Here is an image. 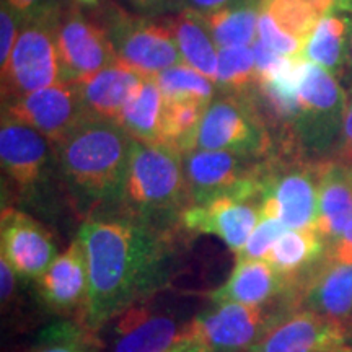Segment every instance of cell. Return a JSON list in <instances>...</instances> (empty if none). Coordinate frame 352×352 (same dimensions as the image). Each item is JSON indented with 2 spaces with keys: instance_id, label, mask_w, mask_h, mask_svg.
I'll return each mask as SVG.
<instances>
[{
  "instance_id": "6da1fadb",
  "label": "cell",
  "mask_w": 352,
  "mask_h": 352,
  "mask_svg": "<svg viewBox=\"0 0 352 352\" xmlns=\"http://www.w3.org/2000/svg\"><path fill=\"white\" fill-rule=\"evenodd\" d=\"M176 235L122 215L82 220L76 236L87 253L88 297L77 320L98 331L168 289L179 263Z\"/></svg>"
},
{
  "instance_id": "7a4b0ae2",
  "label": "cell",
  "mask_w": 352,
  "mask_h": 352,
  "mask_svg": "<svg viewBox=\"0 0 352 352\" xmlns=\"http://www.w3.org/2000/svg\"><path fill=\"white\" fill-rule=\"evenodd\" d=\"M131 144L116 121L94 118H85L54 144L60 186L82 220L116 209Z\"/></svg>"
},
{
  "instance_id": "3957f363",
  "label": "cell",
  "mask_w": 352,
  "mask_h": 352,
  "mask_svg": "<svg viewBox=\"0 0 352 352\" xmlns=\"http://www.w3.org/2000/svg\"><path fill=\"white\" fill-rule=\"evenodd\" d=\"M191 196L183 170V153L168 145L132 139L120 201L113 214L178 233Z\"/></svg>"
},
{
  "instance_id": "277c9868",
  "label": "cell",
  "mask_w": 352,
  "mask_h": 352,
  "mask_svg": "<svg viewBox=\"0 0 352 352\" xmlns=\"http://www.w3.org/2000/svg\"><path fill=\"white\" fill-rule=\"evenodd\" d=\"M347 95L328 70L303 60L297 104L284 142L276 152L307 160H333L341 139Z\"/></svg>"
},
{
  "instance_id": "5b68a950",
  "label": "cell",
  "mask_w": 352,
  "mask_h": 352,
  "mask_svg": "<svg viewBox=\"0 0 352 352\" xmlns=\"http://www.w3.org/2000/svg\"><path fill=\"white\" fill-rule=\"evenodd\" d=\"M320 164L279 152L264 158L258 179L261 217L280 220L287 228H315Z\"/></svg>"
},
{
  "instance_id": "8992f818",
  "label": "cell",
  "mask_w": 352,
  "mask_h": 352,
  "mask_svg": "<svg viewBox=\"0 0 352 352\" xmlns=\"http://www.w3.org/2000/svg\"><path fill=\"white\" fill-rule=\"evenodd\" d=\"M96 12V21L107 32L118 60L144 78H155L164 70L184 64L165 19L158 21L147 15H135L111 0Z\"/></svg>"
},
{
  "instance_id": "52a82bcc",
  "label": "cell",
  "mask_w": 352,
  "mask_h": 352,
  "mask_svg": "<svg viewBox=\"0 0 352 352\" xmlns=\"http://www.w3.org/2000/svg\"><path fill=\"white\" fill-rule=\"evenodd\" d=\"M196 148L232 152L258 160L276 153L274 135L258 96L217 94L202 116Z\"/></svg>"
},
{
  "instance_id": "ba28073f",
  "label": "cell",
  "mask_w": 352,
  "mask_h": 352,
  "mask_svg": "<svg viewBox=\"0 0 352 352\" xmlns=\"http://www.w3.org/2000/svg\"><path fill=\"white\" fill-rule=\"evenodd\" d=\"M0 165L3 184L19 201L36 204L59 182L54 145L33 127L2 118ZM60 183V182H59Z\"/></svg>"
},
{
  "instance_id": "9c48e42d",
  "label": "cell",
  "mask_w": 352,
  "mask_h": 352,
  "mask_svg": "<svg viewBox=\"0 0 352 352\" xmlns=\"http://www.w3.org/2000/svg\"><path fill=\"white\" fill-rule=\"evenodd\" d=\"M292 311L296 308L290 300L266 307L210 303L209 308L192 316L188 340L197 341L208 352H246Z\"/></svg>"
},
{
  "instance_id": "30bf717a",
  "label": "cell",
  "mask_w": 352,
  "mask_h": 352,
  "mask_svg": "<svg viewBox=\"0 0 352 352\" xmlns=\"http://www.w3.org/2000/svg\"><path fill=\"white\" fill-rule=\"evenodd\" d=\"M191 320L153 298L122 311L96 334L101 352H164L188 340Z\"/></svg>"
},
{
  "instance_id": "8fae6325",
  "label": "cell",
  "mask_w": 352,
  "mask_h": 352,
  "mask_svg": "<svg viewBox=\"0 0 352 352\" xmlns=\"http://www.w3.org/2000/svg\"><path fill=\"white\" fill-rule=\"evenodd\" d=\"M263 160L204 148L183 153L191 206L204 204L220 196H235L258 204V179Z\"/></svg>"
},
{
  "instance_id": "7c38bea8",
  "label": "cell",
  "mask_w": 352,
  "mask_h": 352,
  "mask_svg": "<svg viewBox=\"0 0 352 352\" xmlns=\"http://www.w3.org/2000/svg\"><path fill=\"white\" fill-rule=\"evenodd\" d=\"M56 21L21 26L12 57L2 76V100L64 83L56 44Z\"/></svg>"
},
{
  "instance_id": "4fadbf2b",
  "label": "cell",
  "mask_w": 352,
  "mask_h": 352,
  "mask_svg": "<svg viewBox=\"0 0 352 352\" xmlns=\"http://www.w3.org/2000/svg\"><path fill=\"white\" fill-rule=\"evenodd\" d=\"M69 3L56 21V44L64 83H78L118 63L107 32L96 19Z\"/></svg>"
},
{
  "instance_id": "5bb4252c",
  "label": "cell",
  "mask_w": 352,
  "mask_h": 352,
  "mask_svg": "<svg viewBox=\"0 0 352 352\" xmlns=\"http://www.w3.org/2000/svg\"><path fill=\"white\" fill-rule=\"evenodd\" d=\"M2 118L33 127L54 145L87 116L77 83H59L2 100Z\"/></svg>"
},
{
  "instance_id": "9a60e30c",
  "label": "cell",
  "mask_w": 352,
  "mask_h": 352,
  "mask_svg": "<svg viewBox=\"0 0 352 352\" xmlns=\"http://www.w3.org/2000/svg\"><path fill=\"white\" fill-rule=\"evenodd\" d=\"M0 256L6 258L25 283H36L57 256L52 232L13 206H3L0 215Z\"/></svg>"
},
{
  "instance_id": "2e32d148",
  "label": "cell",
  "mask_w": 352,
  "mask_h": 352,
  "mask_svg": "<svg viewBox=\"0 0 352 352\" xmlns=\"http://www.w3.org/2000/svg\"><path fill=\"white\" fill-rule=\"evenodd\" d=\"M351 324L308 310H296L276 323L246 352H346Z\"/></svg>"
},
{
  "instance_id": "e0dca14e",
  "label": "cell",
  "mask_w": 352,
  "mask_h": 352,
  "mask_svg": "<svg viewBox=\"0 0 352 352\" xmlns=\"http://www.w3.org/2000/svg\"><path fill=\"white\" fill-rule=\"evenodd\" d=\"M39 300L60 316L78 318L88 297V261L82 241L74 239L34 283Z\"/></svg>"
},
{
  "instance_id": "ac0fdd59",
  "label": "cell",
  "mask_w": 352,
  "mask_h": 352,
  "mask_svg": "<svg viewBox=\"0 0 352 352\" xmlns=\"http://www.w3.org/2000/svg\"><path fill=\"white\" fill-rule=\"evenodd\" d=\"M297 280L284 276L266 259H235L226 283L210 290L208 298L210 303L235 302L253 307L272 305L280 300H290L294 305Z\"/></svg>"
},
{
  "instance_id": "d6986e66",
  "label": "cell",
  "mask_w": 352,
  "mask_h": 352,
  "mask_svg": "<svg viewBox=\"0 0 352 352\" xmlns=\"http://www.w3.org/2000/svg\"><path fill=\"white\" fill-rule=\"evenodd\" d=\"M261 219L254 201L220 196L195 204L183 212L182 228L191 233H208L222 240L233 253H240Z\"/></svg>"
},
{
  "instance_id": "ffe728a7",
  "label": "cell",
  "mask_w": 352,
  "mask_h": 352,
  "mask_svg": "<svg viewBox=\"0 0 352 352\" xmlns=\"http://www.w3.org/2000/svg\"><path fill=\"white\" fill-rule=\"evenodd\" d=\"M294 307L352 324V264L320 261L298 277Z\"/></svg>"
},
{
  "instance_id": "44dd1931",
  "label": "cell",
  "mask_w": 352,
  "mask_h": 352,
  "mask_svg": "<svg viewBox=\"0 0 352 352\" xmlns=\"http://www.w3.org/2000/svg\"><path fill=\"white\" fill-rule=\"evenodd\" d=\"M144 77L122 63H114L85 80L78 82L83 111L94 120L118 121L124 104L134 95Z\"/></svg>"
},
{
  "instance_id": "7402d4cb",
  "label": "cell",
  "mask_w": 352,
  "mask_h": 352,
  "mask_svg": "<svg viewBox=\"0 0 352 352\" xmlns=\"http://www.w3.org/2000/svg\"><path fill=\"white\" fill-rule=\"evenodd\" d=\"M352 222V179L338 160H321L315 228L328 241L340 239Z\"/></svg>"
},
{
  "instance_id": "603a6c76",
  "label": "cell",
  "mask_w": 352,
  "mask_h": 352,
  "mask_svg": "<svg viewBox=\"0 0 352 352\" xmlns=\"http://www.w3.org/2000/svg\"><path fill=\"white\" fill-rule=\"evenodd\" d=\"M351 39L352 12L334 10L320 21L303 44L302 59L341 78L347 74Z\"/></svg>"
},
{
  "instance_id": "cb8c5ba5",
  "label": "cell",
  "mask_w": 352,
  "mask_h": 352,
  "mask_svg": "<svg viewBox=\"0 0 352 352\" xmlns=\"http://www.w3.org/2000/svg\"><path fill=\"white\" fill-rule=\"evenodd\" d=\"M165 21L175 34L183 63L217 85L219 47L210 36L201 13L184 8L179 13L166 16Z\"/></svg>"
},
{
  "instance_id": "d4e9b609",
  "label": "cell",
  "mask_w": 352,
  "mask_h": 352,
  "mask_svg": "<svg viewBox=\"0 0 352 352\" xmlns=\"http://www.w3.org/2000/svg\"><path fill=\"white\" fill-rule=\"evenodd\" d=\"M327 252L328 241L316 228H287L276 241L266 261L284 276L298 279L323 261Z\"/></svg>"
},
{
  "instance_id": "484cf974",
  "label": "cell",
  "mask_w": 352,
  "mask_h": 352,
  "mask_svg": "<svg viewBox=\"0 0 352 352\" xmlns=\"http://www.w3.org/2000/svg\"><path fill=\"white\" fill-rule=\"evenodd\" d=\"M334 10L352 12V0H263V12L284 33L303 44L320 21Z\"/></svg>"
},
{
  "instance_id": "4316f807",
  "label": "cell",
  "mask_w": 352,
  "mask_h": 352,
  "mask_svg": "<svg viewBox=\"0 0 352 352\" xmlns=\"http://www.w3.org/2000/svg\"><path fill=\"white\" fill-rule=\"evenodd\" d=\"M164 103V95L155 80L144 78L134 95L124 104L116 122L132 139L160 145Z\"/></svg>"
},
{
  "instance_id": "83f0119b",
  "label": "cell",
  "mask_w": 352,
  "mask_h": 352,
  "mask_svg": "<svg viewBox=\"0 0 352 352\" xmlns=\"http://www.w3.org/2000/svg\"><path fill=\"white\" fill-rule=\"evenodd\" d=\"M263 0H239L217 12L202 15L219 50L252 46L258 39V23Z\"/></svg>"
},
{
  "instance_id": "f1b7e54d",
  "label": "cell",
  "mask_w": 352,
  "mask_h": 352,
  "mask_svg": "<svg viewBox=\"0 0 352 352\" xmlns=\"http://www.w3.org/2000/svg\"><path fill=\"white\" fill-rule=\"evenodd\" d=\"M209 104L195 100H165L160 145L186 153L196 148L202 116Z\"/></svg>"
},
{
  "instance_id": "f546056e",
  "label": "cell",
  "mask_w": 352,
  "mask_h": 352,
  "mask_svg": "<svg viewBox=\"0 0 352 352\" xmlns=\"http://www.w3.org/2000/svg\"><path fill=\"white\" fill-rule=\"evenodd\" d=\"M219 94L258 96V72L252 46H233L219 50Z\"/></svg>"
},
{
  "instance_id": "4dcf8cb0",
  "label": "cell",
  "mask_w": 352,
  "mask_h": 352,
  "mask_svg": "<svg viewBox=\"0 0 352 352\" xmlns=\"http://www.w3.org/2000/svg\"><path fill=\"white\" fill-rule=\"evenodd\" d=\"M30 352H101V341L77 318H64L44 328Z\"/></svg>"
},
{
  "instance_id": "1f68e13d",
  "label": "cell",
  "mask_w": 352,
  "mask_h": 352,
  "mask_svg": "<svg viewBox=\"0 0 352 352\" xmlns=\"http://www.w3.org/2000/svg\"><path fill=\"white\" fill-rule=\"evenodd\" d=\"M164 100H195L209 104L219 94L212 80L186 64H178L155 76Z\"/></svg>"
},
{
  "instance_id": "d6a6232c",
  "label": "cell",
  "mask_w": 352,
  "mask_h": 352,
  "mask_svg": "<svg viewBox=\"0 0 352 352\" xmlns=\"http://www.w3.org/2000/svg\"><path fill=\"white\" fill-rule=\"evenodd\" d=\"M287 230L280 220L272 217H261L250 235L248 241L240 253L235 254V259H266L276 241Z\"/></svg>"
},
{
  "instance_id": "836d02e7",
  "label": "cell",
  "mask_w": 352,
  "mask_h": 352,
  "mask_svg": "<svg viewBox=\"0 0 352 352\" xmlns=\"http://www.w3.org/2000/svg\"><path fill=\"white\" fill-rule=\"evenodd\" d=\"M258 39H261L270 50L277 52V54L284 57H302L303 43L284 33L272 21L271 16L266 12H263V8L258 23Z\"/></svg>"
},
{
  "instance_id": "e575fe53",
  "label": "cell",
  "mask_w": 352,
  "mask_h": 352,
  "mask_svg": "<svg viewBox=\"0 0 352 352\" xmlns=\"http://www.w3.org/2000/svg\"><path fill=\"white\" fill-rule=\"evenodd\" d=\"M7 3L15 10L25 23L33 21H54L59 19L67 0H7Z\"/></svg>"
},
{
  "instance_id": "d590c367",
  "label": "cell",
  "mask_w": 352,
  "mask_h": 352,
  "mask_svg": "<svg viewBox=\"0 0 352 352\" xmlns=\"http://www.w3.org/2000/svg\"><path fill=\"white\" fill-rule=\"evenodd\" d=\"M21 26H23V21L20 16L8 6L7 0H2L0 3V74L7 69Z\"/></svg>"
},
{
  "instance_id": "8d00e7d4",
  "label": "cell",
  "mask_w": 352,
  "mask_h": 352,
  "mask_svg": "<svg viewBox=\"0 0 352 352\" xmlns=\"http://www.w3.org/2000/svg\"><path fill=\"white\" fill-rule=\"evenodd\" d=\"M21 280L23 279L13 270L12 264L6 258L0 256V298H2L3 314H7L15 303H19Z\"/></svg>"
},
{
  "instance_id": "74e56055",
  "label": "cell",
  "mask_w": 352,
  "mask_h": 352,
  "mask_svg": "<svg viewBox=\"0 0 352 352\" xmlns=\"http://www.w3.org/2000/svg\"><path fill=\"white\" fill-rule=\"evenodd\" d=\"M333 160L341 162V164H351L352 162V88L347 94V104L344 113V124H342L341 139L338 142L336 152H334Z\"/></svg>"
},
{
  "instance_id": "f35d334b",
  "label": "cell",
  "mask_w": 352,
  "mask_h": 352,
  "mask_svg": "<svg viewBox=\"0 0 352 352\" xmlns=\"http://www.w3.org/2000/svg\"><path fill=\"white\" fill-rule=\"evenodd\" d=\"M132 7L142 15L160 16L164 13H179L186 7V0H129Z\"/></svg>"
},
{
  "instance_id": "ab89813d",
  "label": "cell",
  "mask_w": 352,
  "mask_h": 352,
  "mask_svg": "<svg viewBox=\"0 0 352 352\" xmlns=\"http://www.w3.org/2000/svg\"><path fill=\"white\" fill-rule=\"evenodd\" d=\"M324 259L331 263L352 264V222L340 239H336L328 245V252Z\"/></svg>"
},
{
  "instance_id": "60d3db41",
  "label": "cell",
  "mask_w": 352,
  "mask_h": 352,
  "mask_svg": "<svg viewBox=\"0 0 352 352\" xmlns=\"http://www.w3.org/2000/svg\"><path fill=\"white\" fill-rule=\"evenodd\" d=\"M235 2H239V0H186V7L201 13V15H206V13L217 12L220 8L232 6Z\"/></svg>"
},
{
  "instance_id": "b9f144b4",
  "label": "cell",
  "mask_w": 352,
  "mask_h": 352,
  "mask_svg": "<svg viewBox=\"0 0 352 352\" xmlns=\"http://www.w3.org/2000/svg\"><path fill=\"white\" fill-rule=\"evenodd\" d=\"M164 352H208V351H206V347L201 346L197 341L184 340L182 342H178V344L171 346L170 349H166Z\"/></svg>"
},
{
  "instance_id": "7bdbcfd3",
  "label": "cell",
  "mask_w": 352,
  "mask_h": 352,
  "mask_svg": "<svg viewBox=\"0 0 352 352\" xmlns=\"http://www.w3.org/2000/svg\"><path fill=\"white\" fill-rule=\"evenodd\" d=\"M72 3H77L80 7H88V8H100L103 3H107L108 0H70Z\"/></svg>"
},
{
  "instance_id": "ee69618b",
  "label": "cell",
  "mask_w": 352,
  "mask_h": 352,
  "mask_svg": "<svg viewBox=\"0 0 352 352\" xmlns=\"http://www.w3.org/2000/svg\"><path fill=\"white\" fill-rule=\"evenodd\" d=\"M347 76H349L351 88H352V39H351V50H349V60H347Z\"/></svg>"
},
{
  "instance_id": "f6af8a7d",
  "label": "cell",
  "mask_w": 352,
  "mask_h": 352,
  "mask_svg": "<svg viewBox=\"0 0 352 352\" xmlns=\"http://www.w3.org/2000/svg\"><path fill=\"white\" fill-rule=\"evenodd\" d=\"M346 166H347V171H349V176H351V179H352V162H351V164H347Z\"/></svg>"
},
{
  "instance_id": "bcb514c9",
  "label": "cell",
  "mask_w": 352,
  "mask_h": 352,
  "mask_svg": "<svg viewBox=\"0 0 352 352\" xmlns=\"http://www.w3.org/2000/svg\"><path fill=\"white\" fill-rule=\"evenodd\" d=\"M349 344H351V347H352V324H351V341H349Z\"/></svg>"
},
{
  "instance_id": "7dc6e473",
  "label": "cell",
  "mask_w": 352,
  "mask_h": 352,
  "mask_svg": "<svg viewBox=\"0 0 352 352\" xmlns=\"http://www.w3.org/2000/svg\"><path fill=\"white\" fill-rule=\"evenodd\" d=\"M346 352H352V349L351 351H346Z\"/></svg>"
}]
</instances>
